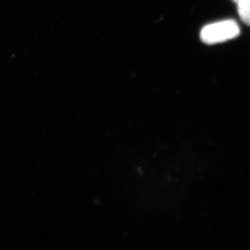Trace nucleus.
Here are the masks:
<instances>
[{
    "instance_id": "obj_1",
    "label": "nucleus",
    "mask_w": 250,
    "mask_h": 250,
    "mask_svg": "<svg viewBox=\"0 0 250 250\" xmlns=\"http://www.w3.org/2000/svg\"><path fill=\"white\" fill-rule=\"evenodd\" d=\"M240 32L241 30L236 21L227 20L207 24L202 29L200 37L204 43L213 45L235 39L240 34Z\"/></svg>"
},
{
    "instance_id": "obj_2",
    "label": "nucleus",
    "mask_w": 250,
    "mask_h": 250,
    "mask_svg": "<svg viewBox=\"0 0 250 250\" xmlns=\"http://www.w3.org/2000/svg\"><path fill=\"white\" fill-rule=\"evenodd\" d=\"M238 6V13L241 20L250 25V0H240L236 2Z\"/></svg>"
},
{
    "instance_id": "obj_3",
    "label": "nucleus",
    "mask_w": 250,
    "mask_h": 250,
    "mask_svg": "<svg viewBox=\"0 0 250 250\" xmlns=\"http://www.w3.org/2000/svg\"><path fill=\"white\" fill-rule=\"evenodd\" d=\"M234 2H239V1H240V0H233Z\"/></svg>"
}]
</instances>
